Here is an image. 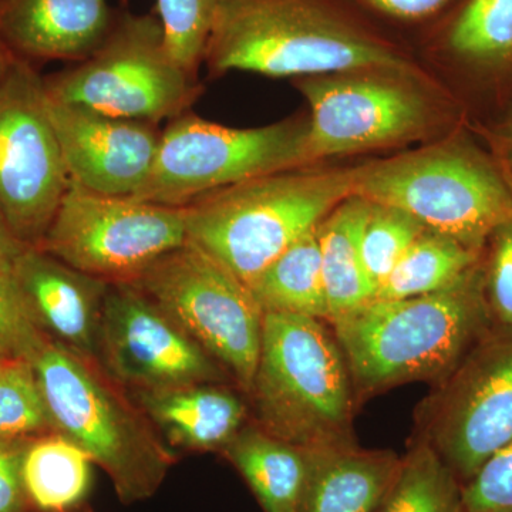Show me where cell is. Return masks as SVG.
<instances>
[{
    "instance_id": "obj_29",
    "label": "cell",
    "mask_w": 512,
    "mask_h": 512,
    "mask_svg": "<svg viewBox=\"0 0 512 512\" xmlns=\"http://www.w3.org/2000/svg\"><path fill=\"white\" fill-rule=\"evenodd\" d=\"M127 3V0H121ZM218 0H157L165 45L175 62L197 76L214 25Z\"/></svg>"
},
{
    "instance_id": "obj_15",
    "label": "cell",
    "mask_w": 512,
    "mask_h": 512,
    "mask_svg": "<svg viewBox=\"0 0 512 512\" xmlns=\"http://www.w3.org/2000/svg\"><path fill=\"white\" fill-rule=\"evenodd\" d=\"M47 111L72 183L110 197L140 191L156 160L158 126L49 97Z\"/></svg>"
},
{
    "instance_id": "obj_2",
    "label": "cell",
    "mask_w": 512,
    "mask_h": 512,
    "mask_svg": "<svg viewBox=\"0 0 512 512\" xmlns=\"http://www.w3.org/2000/svg\"><path fill=\"white\" fill-rule=\"evenodd\" d=\"M357 406L402 384L440 382L494 325L483 259L443 291L372 299L329 320Z\"/></svg>"
},
{
    "instance_id": "obj_16",
    "label": "cell",
    "mask_w": 512,
    "mask_h": 512,
    "mask_svg": "<svg viewBox=\"0 0 512 512\" xmlns=\"http://www.w3.org/2000/svg\"><path fill=\"white\" fill-rule=\"evenodd\" d=\"M13 276L39 329L53 342L99 363L104 299L109 284L28 247Z\"/></svg>"
},
{
    "instance_id": "obj_19",
    "label": "cell",
    "mask_w": 512,
    "mask_h": 512,
    "mask_svg": "<svg viewBox=\"0 0 512 512\" xmlns=\"http://www.w3.org/2000/svg\"><path fill=\"white\" fill-rule=\"evenodd\" d=\"M309 468L299 512H373L392 484L400 456L357 443L308 450Z\"/></svg>"
},
{
    "instance_id": "obj_6",
    "label": "cell",
    "mask_w": 512,
    "mask_h": 512,
    "mask_svg": "<svg viewBox=\"0 0 512 512\" xmlns=\"http://www.w3.org/2000/svg\"><path fill=\"white\" fill-rule=\"evenodd\" d=\"M352 194L400 208L427 229L483 252L512 217V188L490 158L450 138L350 168Z\"/></svg>"
},
{
    "instance_id": "obj_32",
    "label": "cell",
    "mask_w": 512,
    "mask_h": 512,
    "mask_svg": "<svg viewBox=\"0 0 512 512\" xmlns=\"http://www.w3.org/2000/svg\"><path fill=\"white\" fill-rule=\"evenodd\" d=\"M461 512H512V441L463 485Z\"/></svg>"
},
{
    "instance_id": "obj_28",
    "label": "cell",
    "mask_w": 512,
    "mask_h": 512,
    "mask_svg": "<svg viewBox=\"0 0 512 512\" xmlns=\"http://www.w3.org/2000/svg\"><path fill=\"white\" fill-rule=\"evenodd\" d=\"M424 229L420 221L400 208L372 202L363 229L362 259L376 292Z\"/></svg>"
},
{
    "instance_id": "obj_20",
    "label": "cell",
    "mask_w": 512,
    "mask_h": 512,
    "mask_svg": "<svg viewBox=\"0 0 512 512\" xmlns=\"http://www.w3.org/2000/svg\"><path fill=\"white\" fill-rule=\"evenodd\" d=\"M264 512H299L308 480V450L266 433L249 420L222 450Z\"/></svg>"
},
{
    "instance_id": "obj_11",
    "label": "cell",
    "mask_w": 512,
    "mask_h": 512,
    "mask_svg": "<svg viewBox=\"0 0 512 512\" xmlns=\"http://www.w3.org/2000/svg\"><path fill=\"white\" fill-rule=\"evenodd\" d=\"M413 76L420 73L359 70L296 79L309 106V164L426 136L436 126L437 110Z\"/></svg>"
},
{
    "instance_id": "obj_1",
    "label": "cell",
    "mask_w": 512,
    "mask_h": 512,
    "mask_svg": "<svg viewBox=\"0 0 512 512\" xmlns=\"http://www.w3.org/2000/svg\"><path fill=\"white\" fill-rule=\"evenodd\" d=\"M204 63L282 77L359 70L420 73L412 56L352 0H218Z\"/></svg>"
},
{
    "instance_id": "obj_35",
    "label": "cell",
    "mask_w": 512,
    "mask_h": 512,
    "mask_svg": "<svg viewBox=\"0 0 512 512\" xmlns=\"http://www.w3.org/2000/svg\"><path fill=\"white\" fill-rule=\"evenodd\" d=\"M26 248L28 247L13 234L0 212V275L12 274L16 261Z\"/></svg>"
},
{
    "instance_id": "obj_12",
    "label": "cell",
    "mask_w": 512,
    "mask_h": 512,
    "mask_svg": "<svg viewBox=\"0 0 512 512\" xmlns=\"http://www.w3.org/2000/svg\"><path fill=\"white\" fill-rule=\"evenodd\" d=\"M187 242L184 207L110 197L70 181L40 248L107 284L138 278Z\"/></svg>"
},
{
    "instance_id": "obj_22",
    "label": "cell",
    "mask_w": 512,
    "mask_h": 512,
    "mask_svg": "<svg viewBox=\"0 0 512 512\" xmlns=\"http://www.w3.org/2000/svg\"><path fill=\"white\" fill-rule=\"evenodd\" d=\"M427 43L468 69H512V0H460L429 28Z\"/></svg>"
},
{
    "instance_id": "obj_8",
    "label": "cell",
    "mask_w": 512,
    "mask_h": 512,
    "mask_svg": "<svg viewBox=\"0 0 512 512\" xmlns=\"http://www.w3.org/2000/svg\"><path fill=\"white\" fill-rule=\"evenodd\" d=\"M306 137L308 117L232 128L187 111L161 130L151 173L133 198L187 207L202 195L251 178L311 167Z\"/></svg>"
},
{
    "instance_id": "obj_21",
    "label": "cell",
    "mask_w": 512,
    "mask_h": 512,
    "mask_svg": "<svg viewBox=\"0 0 512 512\" xmlns=\"http://www.w3.org/2000/svg\"><path fill=\"white\" fill-rule=\"evenodd\" d=\"M370 210L372 202L350 194L318 225L328 322L375 299L376 288L362 259V235Z\"/></svg>"
},
{
    "instance_id": "obj_33",
    "label": "cell",
    "mask_w": 512,
    "mask_h": 512,
    "mask_svg": "<svg viewBox=\"0 0 512 512\" xmlns=\"http://www.w3.org/2000/svg\"><path fill=\"white\" fill-rule=\"evenodd\" d=\"M376 22L399 28H431L460 0H352Z\"/></svg>"
},
{
    "instance_id": "obj_4",
    "label": "cell",
    "mask_w": 512,
    "mask_h": 512,
    "mask_svg": "<svg viewBox=\"0 0 512 512\" xmlns=\"http://www.w3.org/2000/svg\"><path fill=\"white\" fill-rule=\"evenodd\" d=\"M326 323L265 313L258 365L247 394L255 424L306 450L356 443L352 379Z\"/></svg>"
},
{
    "instance_id": "obj_18",
    "label": "cell",
    "mask_w": 512,
    "mask_h": 512,
    "mask_svg": "<svg viewBox=\"0 0 512 512\" xmlns=\"http://www.w3.org/2000/svg\"><path fill=\"white\" fill-rule=\"evenodd\" d=\"M167 446L218 453L249 421L247 396L229 383H195L133 392Z\"/></svg>"
},
{
    "instance_id": "obj_7",
    "label": "cell",
    "mask_w": 512,
    "mask_h": 512,
    "mask_svg": "<svg viewBox=\"0 0 512 512\" xmlns=\"http://www.w3.org/2000/svg\"><path fill=\"white\" fill-rule=\"evenodd\" d=\"M43 83L50 100L154 126L190 111L202 93L171 56L158 16L130 12H117L96 52Z\"/></svg>"
},
{
    "instance_id": "obj_3",
    "label": "cell",
    "mask_w": 512,
    "mask_h": 512,
    "mask_svg": "<svg viewBox=\"0 0 512 512\" xmlns=\"http://www.w3.org/2000/svg\"><path fill=\"white\" fill-rule=\"evenodd\" d=\"M32 366L53 429L107 474L120 503L153 497L175 457L126 389L100 363L50 339Z\"/></svg>"
},
{
    "instance_id": "obj_24",
    "label": "cell",
    "mask_w": 512,
    "mask_h": 512,
    "mask_svg": "<svg viewBox=\"0 0 512 512\" xmlns=\"http://www.w3.org/2000/svg\"><path fill=\"white\" fill-rule=\"evenodd\" d=\"M93 461L59 433L33 437L23 457V481L37 512H64L84 503Z\"/></svg>"
},
{
    "instance_id": "obj_27",
    "label": "cell",
    "mask_w": 512,
    "mask_h": 512,
    "mask_svg": "<svg viewBox=\"0 0 512 512\" xmlns=\"http://www.w3.org/2000/svg\"><path fill=\"white\" fill-rule=\"evenodd\" d=\"M49 433L56 431L32 363H6L0 370V437L33 439Z\"/></svg>"
},
{
    "instance_id": "obj_14",
    "label": "cell",
    "mask_w": 512,
    "mask_h": 512,
    "mask_svg": "<svg viewBox=\"0 0 512 512\" xmlns=\"http://www.w3.org/2000/svg\"><path fill=\"white\" fill-rule=\"evenodd\" d=\"M99 363L128 392L234 380L161 306L130 282L109 284Z\"/></svg>"
},
{
    "instance_id": "obj_5",
    "label": "cell",
    "mask_w": 512,
    "mask_h": 512,
    "mask_svg": "<svg viewBox=\"0 0 512 512\" xmlns=\"http://www.w3.org/2000/svg\"><path fill=\"white\" fill-rule=\"evenodd\" d=\"M311 167L261 175L202 195L184 207L187 241L251 285L352 194L350 168Z\"/></svg>"
},
{
    "instance_id": "obj_26",
    "label": "cell",
    "mask_w": 512,
    "mask_h": 512,
    "mask_svg": "<svg viewBox=\"0 0 512 512\" xmlns=\"http://www.w3.org/2000/svg\"><path fill=\"white\" fill-rule=\"evenodd\" d=\"M463 484L439 454L412 440L399 468L373 512H461Z\"/></svg>"
},
{
    "instance_id": "obj_37",
    "label": "cell",
    "mask_w": 512,
    "mask_h": 512,
    "mask_svg": "<svg viewBox=\"0 0 512 512\" xmlns=\"http://www.w3.org/2000/svg\"><path fill=\"white\" fill-rule=\"evenodd\" d=\"M501 140H503L505 156H507L508 163H510L512 167V113L507 121H505L503 133H501Z\"/></svg>"
},
{
    "instance_id": "obj_25",
    "label": "cell",
    "mask_w": 512,
    "mask_h": 512,
    "mask_svg": "<svg viewBox=\"0 0 512 512\" xmlns=\"http://www.w3.org/2000/svg\"><path fill=\"white\" fill-rule=\"evenodd\" d=\"M483 259V252L424 229L377 288V299H403L443 291Z\"/></svg>"
},
{
    "instance_id": "obj_10",
    "label": "cell",
    "mask_w": 512,
    "mask_h": 512,
    "mask_svg": "<svg viewBox=\"0 0 512 512\" xmlns=\"http://www.w3.org/2000/svg\"><path fill=\"white\" fill-rule=\"evenodd\" d=\"M130 284L207 350L247 396L258 365L265 313L241 279L187 241Z\"/></svg>"
},
{
    "instance_id": "obj_31",
    "label": "cell",
    "mask_w": 512,
    "mask_h": 512,
    "mask_svg": "<svg viewBox=\"0 0 512 512\" xmlns=\"http://www.w3.org/2000/svg\"><path fill=\"white\" fill-rule=\"evenodd\" d=\"M483 259L485 299L498 325L512 328V217L488 238Z\"/></svg>"
},
{
    "instance_id": "obj_38",
    "label": "cell",
    "mask_w": 512,
    "mask_h": 512,
    "mask_svg": "<svg viewBox=\"0 0 512 512\" xmlns=\"http://www.w3.org/2000/svg\"><path fill=\"white\" fill-rule=\"evenodd\" d=\"M64 512H96L93 510L90 505H87L86 503L77 505V507L72 508V510L64 511Z\"/></svg>"
},
{
    "instance_id": "obj_23",
    "label": "cell",
    "mask_w": 512,
    "mask_h": 512,
    "mask_svg": "<svg viewBox=\"0 0 512 512\" xmlns=\"http://www.w3.org/2000/svg\"><path fill=\"white\" fill-rule=\"evenodd\" d=\"M248 288L264 313H289L328 322L318 227L293 242Z\"/></svg>"
},
{
    "instance_id": "obj_39",
    "label": "cell",
    "mask_w": 512,
    "mask_h": 512,
    "mask_svg": "<svg viewBox=\"0 0 512 512\" xmlns=\"http://www.w3.org/2000/svg\"><path fill=\"white\" fill-rule=\"evenodd\" d=\"M6 363H8V360H3V359H0V370L3 369V366L6 365Z\"/></svg>"
},
{
    "instance_id": "obj_13",
    "label": "cell",
    "mask_w": 512,
    "mask_h": 512,
    "mask_svg": "<svg viewBox=\"0 0 512 512\" xmlns=\"http://www.w3.org/2000/svg\"><path fill=\"white\" fill-rule=\"evenodd\" d=\"M69 184L43 77L16 57L0 79V212L26 247H40Z\"/></svg>"
},
{
    "instance_id": "obj_36",
    "label": "cell",
    "mask_w": 512,
    "mask_h": 512,
    "mask_svg": "<svg viewBox=\"0 0 512 512\" xmlns=\"http://www.w3.org/2000/svg\"><path fill=\"white\" fill-rule=\"evenodd\" d=\"M16 56L10 52L8 45H6L5 40L0 36V79L5 76V73L8 72L10 66H12L13 62H15Z\"/></svg>"
},
{
    "instance_id": "obj_30",
    "label": "cell",
    "mask_w": 512,
    "mask_h": 512,
    "mask_svg": "<svg viewBox=\"0 0 512 512\" xmlns=\"http://www.w3.org/2000/svg\"><path fill=\"white\" fill-rule=\"evenodd\" d=\"M47 340L33 320L13 272L0 275V359L32 363Z\"/></svg>"
},
{
    "instance_id": "obj_34",
    "label": "cell",
    "mask_w": 512,
    "mask_h": 512,
    "mask_svg": "<svg viewBox=\"0 0 512 512\" xmlns=\"http://www.w3.org/2000/svg\"><path fill=\"white\" fill-rule=\"evenodd\" d=\"M32 439L0 437V512H37L23 481V457Z\"/></svg>"
},
{
    "instance_id": "obj_9",
    "label": "cell",
    "mask_w": 512,
    "mask_h": 512,
    "mask_svg": "<svg viewBox=\"0 0 512 512\" xmlns=\"http://www.w3.org/2000/svg\"><path fill=\"white\" fill-rule=\"evenodd\" d=\"M429 444L466 484L512 441V328L494 323L414 412Z\"/></svg>"
},
{
    "instance_id": "obj_17",
    "label": "cell",
    "mask_w": 512,
    "mask_h": 512,
    "mask_svg": "<svg viewBox=\"0 0 512 512\" xmlns=\"http://www.w3.org/2000/svg\"><path fill=\"white\" fill-rule=\"evenodd\" d=\"M116 16L107 0H0V36L35 66L77 63L96 52Z\"/></svg>"
}]
</instances>
